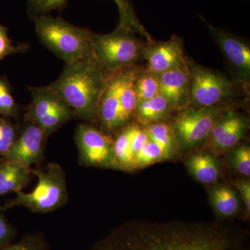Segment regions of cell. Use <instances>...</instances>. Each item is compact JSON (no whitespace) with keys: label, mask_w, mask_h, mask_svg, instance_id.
Wrapping results in <instances>:
<instances>
[{"label":"cell","mask_w":250,"mask_h":250,"mask_svg":"<svg viewBox=\"0 0 250 250\" xmlns=\"http://www.w3.org/2000/svg\"><path fill=\"white\" fill-rule=\"evenodd\" d=\"M146 131L149 140L162 148L166 158L169 157L173 147V134L170 126L165 123H154L148 125Z\"/></svg>","instance_id":"cell-23"},{"label":"cell","mask_w":250,"mask_h":250,"mask_svg":"<svg viewBox=\"0 0 250 250\" xmlns=\"http://www.w3.org/2000/svg\"><path fill=\"white\" fill-rule=\"evenodd\" d=\"M125 70L108 75L99 103L98 115L105 131L113 132L122 127L120 119V94Z\"/></svg>","instance_id":"cell-14"},{"label":"cell","mask_w":250,"mask_h":250,"mask_svg":"<svg viewBox=\"0 0 250 250\" xmlns=\"http://www.w3.org/2000/svg\"><path fill=\"white\" fill-rule=\"evenodd\" d=\"M21 129L11 120L0 116V156L1 158L7 155Z\"/></svg>","instance_id":"cell-26"},{"label":"cell","mask_w":250,"mask_h":250,"mask_svg":"<svg viewBox=\"0 0 250 250\" xmlns=\"http://www.w3.org/2000/svg\"><path fill=\"white\" fill-rule=\"evenodd\" d=\"M160 93L172 108L183 109L190 104V79L187 61L182 66L157 75Z\"/></svg>","instance_id":"cell-15"},{"label":"cell","mask_w":250,"mask_h":250,"mask_svg":"<svg viewBox=\"0 0 250 250\" xmlns=\"http://www.w3.org/2000/svg\"><path fill=\"white\" fill-rule=\"evenodd\" d=\"M134 84L139 103L149 100L160 94V86L157 75L147 70L142 73L137 72Z\"/></svg>","instance_id":"cell-21"},{"label":"cell","mask_w":250,"mask_h":250,"mask_svg":"<svg viewBox=\"0 0 250 250\" xmlns=\"http://www.w3.org/2000/svg\"><path fill=\"white\" fill-rule=\"evenodd\" d=\"M20 108L7 79L0 76V116L11 120L19 116Z\"/></svg>","instance_id":"cell-25"},{"label":"cell","mask_w":250,"mask_h":250,"mask_svg":"<svg viewBox=\"0 0 250 250\" xmlns=\"http://www.w3.org/2000/svg\"><path fill=\"white\" fill-rule=\"evenodd\" d=\"M247 121L240 115L236 114L233 123L228 129L213 143L215 147L220 149H228L234 147L245 134Z\"/></svg>","instance_id":"cell-22"},{"label":"cell","mask_w":250,"mask_h":250,"mask_svg":"<svg viewBox=\"0 0 250 250\" xmlns=\"http://www.w3.org/2000/svg\"><path fill=\"white\" fill-rule=\"evenodd\" d=\"M129 127L130 149L135 158L136 154L149 141V139L146 129H141L138 125H129Z\"/></svg>","instance_id":"cell-30"},{"label":"cell","mask_w":250,"mask_h":250,"mask_svg":"<svg viewBox=\"0 0 250 250\" xmlns=\"http://www.w3.org/2000/svg\"><path fill=\"white\" fill-rule=\"evenodd\" d=\"M238 189L243 200H244L245 205H246V209L248 212L250 210V184L249 182H241L238 184Z\"/></svg>","instance_id":"cell-33"},{"label":"cell","mask_w":250,"mask_h":250,"mask_svg":"<svg viewBox=\"0 0 250 250\" xmlns=\"http://www.w3.org/2000/svg\"><path fill=\"white\" fill-rule=\"evenodd\" d=\"M143 55L147 61V71L156 75L182 66L187 62L182 42L176 36L164 42L153 41L144 47Z\"/></svg>","instance_id":"cell-12"},{"label":"cell","mask_w":250,"mask_h":250,"mask_svg":"<svg viewBox=\"0 0 250 250\" xmlns=\"http://www.w3.org/2000/svg\"><path fill=\"white\" fill-rule=\"evenodd\" d=\"M166 159L162 148L149 140L134 158V167L151 165L156 161Z\"/></svg>","instance_id":"cell-27"},{"label":"cell","mask_w":250,"mask_h":250,"mask_svg":"<svg viewBox=\"0 0 250 250\" xmlns=\"http://www.w3.org/2000/svg\"><path fill=\"white\" fill-rule=\"evenodd\" d=\"M241 231L213 223L129 222L90 250H248Z\"/></svg>","instance_id":"cell-1"},{"label":"cell","mask_w":250,"mask_h":250,"mask_svg":"<svg viewBox=\"0 0 250 250\" xmlns=\"http://www.w3.org/2000/svg\"><path fill=\"white\" fill-rule=\"evenodd\" d=\"M34 21L39 40L65 64L95 59L91 31L48 15L36 17Z\"/></svg>","instance_id":"cell-3"},{"label":"cell","mask_w":250,"mask_h":250,"mask_svg":"<svg viewBox=\"0 0 250 250\" xmlns=\"http://www.w3.org/2000/svg\"><path fill=\"white\" fill-rule=\"evenodd\" d=\"M215 208L224 216H231L236 213L238 201L234 192L228 187H219L213 193Z\"/></svg>","instance_id":"cell-24"},{"label":"cell","mask_w":250,"mask_h":250,"mask_svg":"<svg viewBox=\"0 0 250 250\" xmlns=\"http://www.w3.org/2000/svg\"><path fill=\"white\" fill-rule=\"evenodd\" d=\"M206 23L210 36L220 47L237 78L248 82L250 77V46L231 33Z\"/></svg>","instance_id":"cell-10"},{"label":"cell","mask_w":250,"mask_h":250,"mask_svg":"<svg viewBox=\"0 0 250 250\" xmlns=\"http://www.w3.org/2000/svg\"><path fill=\"white\" fill-rule=\"evenodd\" d=\"M29 48L27 44L14 45L8 34L7 29L0 23V62L10 55L23 53Z\"/></svg>","instance_id":"cell-29"},{"label":"cell","mask_w":250,"mask_h":250,"mask_svg":"<svg viewBox=\"0 0 250 250\" xmlns=\"http://www.w3.org/2000/svg\"><path fill=\"white\" fill-rule=\"evenodd\" d=\"M190 104L193 108L216 106L232 91L231 81L219 72L188 62Z\"/></svg>","instance_id":"cell-7"},{"label":"cell","mask_w":250,"mask_h":250,"mask_svg":"<svg viewBox=\"0 0 250 250\" xmlns=\"http://www.w3.org/2000/svg\"><path fill=\"white\" fill-rule=\"evenodd\" d=\"M129 125L120 131L113 141V164L123 169H131L134 167V158L130 149Z\"/></svg>","instance_id":"cell-20"},{"label":"cell","mask_w":250,"mask_h":250,"mask_svg":"<svg viewBox=\"0 0 250 250\" xmlns=\"http://www.w3.org/2000/svg\"><path fill=\"white\" fill-rule=\"evenodd\" d=\"M0 205V249L14 243L16 236V229L8 221Z\"/></svg>","instance_id":"cell-31"},{"label":"cell","mask_w":250,"mask_h":250,"mask_svg":"<svg viewBox=\"0 0 250 250\" xmlns=\"http://www.w3.org/2000/svg\"><path fill=\"white\" fill-rule=\"evenodd\" d=\"M91 42L95 61L107 75L132 67L144 49L136 33L120 24L108 34L93 33Z\"/></svg>","instance_id":"cell-5"},{"label":"cell","mask_w":250,"mask_h":250,"mask_svg":"<svg viewBox=\"0 0 250 250\" xmlns=\"http://www.w3.org/2000/svg\"><path fill=\"white\" fill-rule=\"evenodd\" d=\"M33 169L12 159L0 160V198L9 192H18L29 184Z\"/></svg>","instance_id":"cell-16"},{"label":"cell","mask_w":250,"mask_h":250,"mask_svg":"<svg viewBox=\"0 0 250 250\" xmlns=\"http://www.w3.org/2000/svg\"><path fill=\"white\" fill-rule=\"evenodd\" d=\"M119 12V23L123 27L129 28L141 36L147 34L143 24L140 22L135 11L131 0H113ZM27 11L33 20L43 15H47L54 10L63 9L67 0H27Z\"/></svg>","instance_id":"cell-13"},{"label":"cell","mask_w":250,"mask_h":250,"mask_svg":"<svg viewBox=\"0 0 250 250\" xmlns=\"http://www.w3.org/2000/svg\"><path fill=\"white\" fill-rule=\"evenodd\" d=\"M37 184L30 192L22 190L16 192L12 201L4 207L3 210L15 207H23L34 213L54 211L62 207L68 200L65 175L62 167L56 163H49L43 168L33 169Z\"/></svg>","instance_id":"cell-4"},{"label":"cell","mask_w":250,"mask_h":250,"mask_svg":"<svg viewBox=\"0 0 250 250\" xmlns=\"http://www.w3.org/2000/svg\"><path fill=\"white\" fill-rule=\"evenodd\" d=\"M188 166L195 178L202 183H213L218 179V169L216 163L209 154H198L192 156Z\"/></svg>","instance_id":"cell-19"},{"label":"cell","mask_w":250,"mask_h":250,"mask_svg":"<svg viewBox=\"0 0 250 250\" xmlns=\"http://www.w3.org/2000/svg\"><path fill=\"white\" fill-rule=\"evenodd\" d=\"M233 161L237 170L243 175H250V149L248 146L237 148L233 154Z\"/></svg>","instance_id":"cell-32"},{"label":"cell","mask_w":250,"mask_h":250,"mask_svg":"<svg viewBox=\"0 0 250 250\" xmlns=\"http://www.w3.org/2000/svg\"><path fill=\"white\" fill-rule=\"evenodd\" d=\"M171 108L168 100L160 93L149 100L139 102L134 116L143 125L154 124L164 119Z\"/></svg>","instance_id":"cell-18"},{"label":"cell","mask_w":250,"mask_h":250,"mask_svg":"<svg viewBox=\"0 0 250 250\" xmlns=\"http://www.w3.org/2000/svg\"><path fill=\"white\" fill-rule=\"evenodd\" d=\"M108 75L95 59L65 64L57 80L48 85L73 112L75 118H97L99 103Z\"/></svg>","instance_id":"cell-2"},{"label":"cell","mask_w":250,"mask_h":250,"mask_svg":"<svg viewBox=\"0 0 250 250\" xmlns=\"http://www.w3.org/2000/svg\"><path fill=\"white\" fill-rule=\"evenodd\" d=\"M138 71L129 67L125 70L120 94V119L122 127L134 116L138 105V98L134 81Z\"/></svg>","instance_id":"cell-17"},{"label":"cell","mask_w":250,"mask_h":250,"mask_svg":"<svg viewBox=\"0 0 250 250\" xmlns=\"http://www.w3.org/2000/svg\"><path fill=\"white\" fill-rule=\"evenodd\" d=\"M30 91L31 102L24 113V123L36 125L49 136L75 119L72 110L48 85L31 88Z\"/></svg>","instance_id":"cell-6"},{"label":"cell","mask_w":250,"mask_h":250,"mask_svg":"<svg viewBox=\"0 0 250 250\" xmlns=\"http://www.w3.org/2000/svg\"><path fill=\"white\" fill-rule=\"evenodd\" d=\"M75 141L80 164L88 166H114L113 140L103 130L86 123L79 125Z\"/></svg>","instance_id":"cell-8"},{"label":"cell","mask_w":250,"mask_h":250,"mask_svg":"<svg viewBox=\"0 0 250 250\" xmlns=\"http://www.w3.org/2000/svg\"><path fill=\"white\" fill-rule=\"evenodd\" d=\"M0 250H49V247L41 233H30Z\"/></svg>","instance_id":"cell-28"},{"label":"cell","mask_w":250,"mask_h":250,"mask_svg":"<svg viewBox=\"0 0 250 250\" xmlns=\"http://www.w3.org/2000/svg\"><path fill=\"white\" fill-rule=\"evenodd\" d=\"M219 113L216 106L187 108L174 122L176 134L184 146H195L209 136Z\"/></svg>","instance_id":"cell-9"},{"label":"cell","mask_w":250,"mask_h":250,"mask_svg":"<svg viewBox=\"0 0 250 250\" xmlns=\"http://www.w3.org/2000/svg\"><path fill=\"white\" fill-rule=\"evenodd\" d=\"M48 136L41 128L25 123L17 139L4 158L29 166L39 164L43 159L45 142Z\"/></svg>","instance_id":"cell-11"}]
</instances>
